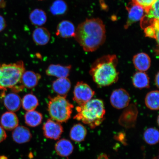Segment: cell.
<instances>
[{"label":"cell","mask_w":159,"mask_h":159,"mask_svg":"<svg viewBox=\"0 0 159 159\" xmlns=\"http://www.w3.org/2000/svg\"><path fill=\"white\" fill-rule=\"evenodd\" d=\"M144 33L146 37L156 39L158 44L159 30H156L152 26L149 25L145 28Z\"/></svg>","instance_id":"cell-30"},{"label":"cell","mask_w":159,"mask_h":159,"mask_svg":"<svg viewBox=\"0 0 159 159\" xmlns=\"http://www.w3.org/2000/svg\"><path fill=\"white\" fill-rule=\"evenodd\" d=\"M7 26L5 20L2 16L0 15V32L2 31Z\"/></svg>","instance_id":"cell-34"},{"label":"cell","mask_w":159,"mask_h":159,"mask_svg":"<svg viewBox=\"0 0 159 159\" xmlns=\"http://www.w3.org/2000/svg\"><path fill=\"white\" fill-rule=\"evenodd\" d=\"M145 102L148 108L158 110L159 107V93L158 90L151 91L146 95Z\"/></svg>","instance_id":"cell-27"},{"label":"cell","mask_w":159,"mask_h":159,"mask_svg":"<svg viewBox=\"0 0 159 159\" xmlns=\"http://www.w3.org/2000/svg\"><path fill=\"white\" fill-rule=\"evenodd\" d=\"M133 62L136 69L145 72L151 66V60L148 55L145 53H140L135 55L133 58Z\"/></svg>","instance_id":"cell-20"},{"label":"cell","mask_w":159,"mask_h":159,"mask_svg":"<svg viewBox=\"0 0 159 159\" xmlns=\"http://www.w3.org/2000/svg\"><path fill=\"white\" fill-rule=\"evenodd\" d=\"M25 124L28 126L35 128L39 126L42 122L43 115L35 110L27 111L25 116Z\"/></svg>","instance_id":"cell-23"},{"label":"cell","mask_w":159,"mask_h":159,"mask_svg":"<svg viewBox=\"0 0 159 159\" xmlns=\"http://www.w3.org/2000/svg\"><path fill=\"white\" fill-rule=\"evenodd\" d=\"M29 18L33 25L41 26L46 22L47 17L46 13L43 10L36 9L30 13Z\"/></svg>","instance_id":"cell-25"},{"label":"cell","mask_w":159,"mask_h":159,"mask_svg":"<svg viewBox=\"0 0 159 159\" xmlns=\"http://www.w3.org/2000/svg\"><path fill=\"white\" fill-rule=\"evenodd\" d=\"M115 138L116 140L122 143L124 145L127 144L126 135L124 132L118 133L116 135H115Z\"/></svg>","instance_id":"cell-32"},{"label":"cell","mask_w":159,"mask_h":159,"mask_svg":"<svg viewBox=\"0 0 159 159\" xmlns=\"http://www.w3.org/2000/svg\"><path fill=\"white\" fill-rule=\"evenodd\" d=\"M77 114L74 119L87 124L91 129L99 126L104 119L105 110L104 102L98 99H91L76 108Z\"/></svg>","instance_id":"cell-4"},{"label":"cell","mask_w":159,"mask_h":159,"mask_svg":"<svg viewBox=\"0 0 159 159\" xmlns=\"http://www.w3.org/2000/svg\"><path fill=\"white\" fill-rule=\"evenodd\" d=\"M33 39L36 44L39 45H45L49 42L51 34L47 29L43 27H39L33 31Z\"/></svg>","instance_id":"cell-21"},{"label":"cell","mask_w":159,"mask_h":159,"mask_svg":"<svg viewBox=\"0 0 159 159\" xmlns=\"http://www.w3.org/2000/svg\"><path fill=\"white\" fill-rule=\"evenodd\" d=\"M0 159H8L7 156H0Z\"/></svg>","instance_id":"cell-38"},{"label":"cell","mask_w":159,"mask_h":159,"mask_svg":"<svg viewBox=\"0 0 159 159\" xmlns=\"http://www.w3.org/2000/svg\"><path fill=\"white\" fill-rule=\"evenodd\" d=\"M41 75L39 73L32 71H25L22 76L21 83L24 88H34L38 84Z\"/></svg>","instance_id":"cell-17"},{"label":"cell","mask_w":159,"mask_h":159,"mask_svg":"<svg viewBox=\"0 0 159 159\" xmlns=\"http://www.w3.org/2000/svg\"><path fill=\"white\" fill-rule=\"evenodd\" d=\"M132 83L136 88H148L150 87V79L148 75L144 72L139 71L133 75Z\"/></svg>","instance_id":"cell-24"},{"label":"cell","mask_w":159,"mask_h":159,"mask_svg":"<svg viewBox=\"0 0 159 159\" xmlns=\"http://www.w3.org/2000/svg\"><path fill=\"white\" fill-rule=\"evenodd\" d=\"M74 146L70 141L63 138L57 141L55 146L56 152L59 156L65 157L72 153Z\"/></svg>","instance_id":"cell-19"},{"label":"cell","mask_w":159,"mask_h":159,"mask_svg":"<svg viewBox=\"0 0 159 159\" xmlns=\"http://www.w3.org/2000/svg\"><path fill=\"white\" fill-rule=\"evenodd\" d=\"M75 37L84 51H96L105 41V25L99 19H87L77 27Z\"/></svg>","instance_id":"cell-1"},{"label":"cell","mask_w":159,"mask_h":159,"mask_svg":"<svg viewBox=\"0 0 159 159\" xmlns=\"http://www.w3.org/2000/svg\"><path fill=\"white\" fill-rule=\"evenodd\" d=\"M159 132L157 129L149 128L145 131L144 139L145 142L150 145H155L159 141Z\"/></svg>","instance_id":"cell-28"},{"label":"cell","mask_w":159,"mask_h":159,"mask_svg":"<svg viewBox=\"0 0 159 159\" xmlns=\"http://www.w3.org/2000/svg\"><path fill=\"white\" fill-rule=\"evenodd\" d=\"M126 7L128 11V16L127 23L125 25V29H128L132 24L141 20L145 13L142 7L133 2L129 3Z\"/></svg>","instance_id":"cell-11"},{"label":"cell","mask_w":159,"mask_h":159,"mask_svg":"<svg viewBox=\"0 0 159 159\" xmlns=\"http://www.w3.org/2000/svg\"><path fill=\"white\" fill-rule=\"evenodd\" d=\"M39 105V101L36 96L31 93L25 95L21 101V106L27 111L35 110Z\"/></svg>","instance_id":"cell-26"},{"label":"cell","mask_w":159,"mask_h":159,"mask_svg":"<svg viewBox=\"0 0 159 159\" xmlns=\"http://www.w3.org/2000/svg\"><path fill=\"white\" fill-rule=\"evenodd\" d=\"M97 159H108V158L106 154L102 153L98 156Z\"/></svg>","instance_id":"cell-35"},{"label":"cell","mask_w":159,"mask_h":159,"mask_svg":"<svg viewBox=\"0 0 159 159\" xmlns=\"http://www.w3.org/2000/svg\"><path fill=\"white\" fill-rule=\"evenodd\" d=\"M75 27L73 24L69 20H63L57 26L56 34L63 38H69L75 37Z\"/></svg>","instance_id":"cell-14"},{"label":"cell","mask_w":159,"mask_h":159,"mask_svg":"<svg viewBox=\"0 0 159 159\" xmlns=\"http://www.w3.org/2000/svg\"><path fill=\"white\" fill-rule=\"evenodd\" d=\"M74 106L66 97L59 95L50 98L48 111L52 119L59 123H66L70 118Z\"/></svg>","instance_id":"cell-5"},{"label":"cell","mask_w":159,"mask_h":159,"mask_svg":"<svg viewBox=\"0 0 159 159\" xmlns=\"http://www.w3.org/2000/svg\"><path fill=\"white\" fill-rule=\"evenodd\" d=\"M39 1H43V0H39Z\"/></svg>","instance_id":"cell-39"},{"label":"cell","mask_w":159,"mask_h":159,"mask_svg":"<svg viewBox=\"0 0 159 159\" xmlns=\"http://www.w3.org/2000/svg\"><path fill=\"white\" fill-rule=\"evenodd\" d=\"M110 102L115 108L120 109L126 108L129 105L130 97L129 93L123 89H115L110 97Z\"/></svg>","instance_id":"cell-9"},{"label":"cell","mask_w":159,"mask_h":159,"mask_svg":"<svg viewBox=\"0 0 159 159\" xmlns=\"http://www.w3.org/2000/svg\"><path fill=\"white\" fill-rule=\"evenodd\" d=\"M119 119V124L126 128H133L135 126L138 114V108L134 104H131L126 107Z\"/></svg>","instance_id":"cell-7"},{"label":"cell","mask_w":159,"mask_h":159,"mask_svg":"<svg viewBox=\"0 0 159 159\" xmlns=\"http://www.w3.org/2000/svg\"><path fill=\"white\" fill-rule=\"evenodd\" d=\"M2 96L4 106L9 111L14 112L20 108L22 99L16 93L12 92L6 94L3 91Z\"/></svg>","instance_id":"cell-10"},{"label":"cell","mask_w":159,"mask_h":159,"mask_svg":"<svg viewBox=\"0 0 159 159\" xmlns=\"http://www.w3.org/2000/svg\"><path fill=\"white\" fill-rule=\"evenodd\" d=\"M43 136L52 140H58L63 134L64 129L60 123L48 119L43 126Z\"/></svg>","instance_id":"cell-8"},{"label":"cell","mask_w":159,"mask_h":159,"mask_svg":"<svg viewBox=\"0 0 159 159\" xmlns=\"http://www.w3.org/2000/svg\"><path fill=\"white\" fill-rule=\"evenodd\" d=\"M94 95V91L89 85L79 81L75 87L73 100L79 105H81L90 100Z\"/></svg>","instance_id":"cell-6"},{"label":"cell","mask_w":159,"mask_h":159,"mask_svg":"<svg viewBox=\"0 0 159 159\" xmlns=\"http://www.w3.org/2000/svg\"><path fill=\"white\" fill-rule=\"evenodd\" d=\"M11 136L15 143L22 144L29 142L32 138V134L27 127L18 126L13 130Z\"/></svg>","instance_id":"cell-12"},{"label":"cell","mask_w":159,"mask_h":159,"mask_svg":"<svg viewBox=\"0 0 159 159\" xmlns=\"http://www.w3.org/2000/svg\"><path fill=\"white\" fill-rule=\"evenodd\" d=\"M1 126L8 131L13 130L19 126V119L14 112L8 111L4 113L0 119Z\"/></svg>","instance_id":"cell-13"},{"label":"cell","mask_w":159,"mask_h":159,"mask_svg":"<svg viewBox=\"0 0 159 159\" xmlns=\"http://www.w3.org/2000/svg\"><path fill=\"white\" fill-rule=\"evenodd\" d=\"M156 1L157 0H133L132 2L142 7L146 12L152 7Z\"/></svg>","instance_id":"cell-31"},{"label":"cell","mask_w":159,"mask_h":159,"mask_svg":"<svg viewBox=\"0 0 159 159\" xmlns=\"http://www.w3.org/2000/svg\"><path fill=\"white\" fill-rule=\"evenodd\" d=\"M6 3L4 0H0V7L2 8L4 7L5 6Z\"/></svg>","instance_id":"cell-37"},{"label":"cell","mask_w":159,"mask_h":159,"mask_svg":"<svg viewBox=\"0 0 159 159\" xmlns=\"http://www.w3.org/2000/svg\"><path fill=\"white\" fill-rule=\"evenodd\" d=\"M7 138V134L4 129L0 126V143L5 141Z\"/></svg>","instance_id":"cell-33"},{"label":"cell","mask_w":159,"mask_h":159,"mask_svg":"<svg viewBox=\"0 0 159 159\" xmlns=\"http://www.w3.org/2000/svg\"><path fill=\"white\" fill-rule=\"evenodd\" d=\"M159 72H158L156 75L155 79V83H156V85L157 87L158 88L159 87Z\"/></svg>","instance_id":"cell-36"},{"label":"cell","mask_w":159,"mask_h":159,"mask_svg":"<svg viewBox=\"0 0 159 159\" xmlns=\"http://www.w3.org/2000/svg\"><path fill=\"white\" fill-rule=\"evenodd\" d=\"M25 71L23 61L7 64L0 63V90L10 89L16 93L24 88L21 83L22 76Z\"/></svg>","instance_id":"cell-3"},{"label":"cell","mask_w":159,"mask_h":159,"mask_svg":"<svg viewBox=\"0 0 159 159\" xmlns=\"http://www.w3.org/2000/svg\"><path fill=\"white\" fill-rule=\"evenodd\" d=\"M71 83L69 79L66 78H58L53 81L52 89L58 95L66 97L71 89Z\"/></svg>","instance_id":"cell-16"},{"label":"cell","mask_w":159,"mask_h":159,"mask_svg":"<svg viewBox=\"0 0 159 159\" xmlns=\"http://www.w3.org/2000/svg\"><path fill=\"white\" fill-rule=\"evenodd\" d=\"M87 134V130L81 124H75L71 128L69 133L70 138L75 142H81L85 140Z\"/></svg>","instance_id":"cell-22"},{"label":"cell","mask_w":159,"mask_h":159,"mask_svg":"<svg viewBox=\"0 0 159 159\" xmlns=\"http://www.w3.org/2000/svg\"><path fill=\"white\" fill-rule=\"evenodd\" d=\"M67 10V5L63 0H56L50 8L51 12L54 15L64 14Z\"/></svg>","instance_id":"cell-29"},{"label":"cell","mask_w":159,"mask_h":159,"mask_svg":"<svg viewBox=\"0 0 159 159\" xmlns=\"http://www.w3.org/2000/svg\"><path fill=\"white\" fill-rule=\"evenodd\" d=\"M145 13L146 14L141 20V26L143 29L150 25L155 19L159 20V0H157Z\"/></svg>","instance_id":"cell-18"},{"label":"cell","mask_w":159,"mask_h":159,"mask_svg":"<svg viewBox=\"0 0 159 159\" xmlns=\"http://www.w3.org/2000/svg\"><path fill=\"white\" fill-rule=\"evenodd\" d=\"M118 63L115 55L104 56L97 59L89 71L94 82L100 87L109 86L116 82L119 75L116 69Z\"/></svg>","instance_id":"cell-2"},{"label":"cell","mask_w":159,"mask_h":159,"mask_svg":"<svg viewBox=\"0 0 159 159\" xmlns=\"http://www.w3.org/2000/svg\"><path fill=\"white\" fill-rule=\"evenodd\" d=\"M71 66V65L62 66L60 65H50L46 70L48 76H54L58 78H66L69 75Z\"/></svg>","instance_id":"cell-15"}]
</instances>
